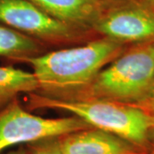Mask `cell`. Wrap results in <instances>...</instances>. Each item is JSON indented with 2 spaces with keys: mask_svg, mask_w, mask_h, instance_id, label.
Here are the masks:
<instances>
[{
  "mask_svg": "<svg viewBox=\"0 0 154 154\" xmlns=\"http://www.w3.org/2000/svg\"><path fill=\"white\" fill-rule=\"evenodd\" d=\"M125 49L124 44L103 37L83 45L28 57L24 63L33 69L38 84L36 93L69 99L88 88L99 72Z\"/></svg>",
  "mask_w": 154,
  "mask_h": 154,
  "instance_id": "cell-1",
  "label": "cell"
},
{
  "mask_svg": "<svg viewBox=\"0 0 154 154\" xmlns=\"http://www.w3.org/2000/svg\"><path fill=\"white\" fill-rule=\"evenodd\" d=\"M28 109L67 111L90 126L122 138L140 148L154 149V113L141 105L102 99H61L28 94Z\"/></svg>",
  "mask_w": 154,
  "mask_h": 154,
  "instance_id": "cell-2",
  "label": "cell"
},
{
  "mask_svg": "<svg viewBox=\"0 0 154 154\" xmlns=\"http://www.w3.org/2000/svg\"><path fill=\"white\" fill-rule=\"evenodd\" d=\"M154 90V41L135 44L105 66L88 88L69 99L140 105Z\"/></svg>",
  "mask_w": 154,
  "mask_h": 154,
  "instance_id": "cell-3",
  "label": "cell"
},
{
  "mask_svg": "<svg viewBox=\"0 0 154 154\" xmlns=\"http://www.w3.org/2000/svg\"><path fill=\"white\" fill-rule=\"evenodd\" d=\"M90 128L75 116L45 118L26 110L18 99L0 110V154L14 146L59 137Z\"/></svg>",
  "mask_w": 154,
  "mask_h": 154,
  "instance_id": "cell-4",
  "label": "cell"
},
{
  "mask_svg": "<svg viewBox=\"0 0 154 154\" xmlns=\"http://www.w3.org/2000/svg\"><path fill=\"white\" fill-rule=\"evenodd\" d=\"M0 22L42 44H75L84 38L82 28L50 17L28 0H0Z\"/></svg>",
  "mask_w": 154,
  "mask_h": 154,
  "instance_id": "cell-5",
  "label": "cell"
},
{
  "mask_svg": "<svg viewBox=\"0 0 154 154\" xmlns=\"http://www.w3.org/2000/svg\"><path fill=\"white\" fill-rule=\"evenodd\" d=\"M94 29L104 37L122 44L154 41V11L139 6L105 11L94 22Z\"/></svg>",
  "mask_w": 154,
  "mask_h": 154,
  "instance_id": "cell-6",
  "label": "cell"
},
{
  "mask_svg": "<svg viewBox=\"0 0 154 154\" xmlns=\"http://www.w3.org/2000/svg\"><path fill=\"white\" fill-rule=\"evenodd\" d=\"M59 142L63 154H149L114 134L95 128L62 135Z\"/></svg>",
  "mask_w": 154,
  "mask_h": 154,
  "instance_id": "cell-7",
  "label": "cell"
},
{
  "mask_svg": "<svg viewBox=\"0 0 154 154\" xmlns=\"http://www.w3.org/2000/svg\"><path fill=\"white\" fill-rule=\"evenodd\" d=\"M45 13L77 28L93 27L105 11V0H28Z\"/></svg>",
  "mask_w": 154,
  "mask_h": 154,
  "instance_id": "cell-8",
  "label": "cell"
},
{
  "mask_svg": "<svg viewBox=\"0 0 154 154\" xmlns=\"http://www.w3.org/2000/svg\"><path fill=\"white\" fill-rule=\"evenodd\" d=\"M44 44L0 22V57L24 63L28 57L43 54Z\"/></svg>",
  "mask_w": 154,
  "mask_h": 154,
  "instance_id": "cell-9",
  "label": "cell"
},
{
  "mask_svg": "<svg viewBox=\"0 0 154 154\" xmlns=\"http://www.w3.org/2000/svg\"><path fill=\"white\" fill-rule=\"evenodd\" d=\"M38 84L33 73L13 67L0 66V110L22 94L36 93Z\"/></svg>",
  "mask_w": 154,
  "mask_h": 154,
  "instance_id": "cell-10",
  "label": "cell"
},
{
  "mask_svg": "<svg viewBox=\"0 0 154 154\" xmlns=\"http://www.w3.org/2000/svg\"><path fill=\"white\" fill-rule=\"evenodd\" d=\"M59 137L48 138L27 144L30 154H63L61 149Z\"/></svg>",
  "mask_w": 154,
  "mask_h": 154,
  "instance_id": "cell-11",
  "label": "cell"
},
{
  "mask_svg": "<svg viewBox=\"0 0 154 154\" xmlns=\"http://www.w3.org/2000/svg\"><path fill=\"white\" fill-rule=\"evenodd\" d=\"M5 154H30V151L27 145H22L19 146L17 149L11 150Z\"/></svg>",
  "mask_w": 154,
  "mask_h": 154,
  "instance_id": "cell-12",
  "label": "cell"
},
{
  "mask_svg": "<svg viewBox=\"0 0 154 154\" xmlns=\"http://www.w3.org/2000/svg\"><path fill=\"white\" fill-rule=\"evenodd\" d=\"M149 101H150V103H152V105H154V91L152 92V95H151V97L149 99Z\"/></svg>",
  "mask_w": 154,
  "mask_h": 154,
  "instance_id": "cell-13",
  "label": "cell"
},
{
  "mask_svg": "<svg viewBox=\"0 0 154 154\" xmlns=\"http://www.w3.org/2000/svg\"><path fill=\"white\" fill-rule=\"evenodd\" d=\"M149 154H154V149L152 150V152H149Z\"/></svg>",
  "mask_w": 154,
  "mask_h": 154,
  "instance_id": "cell-14",
  "label": "cell"
},
{
  "mask_svg": "<svg viewBox=\"0 0 154 154\" xmlns=\"http://www.w3.org/2000/svg\"><path fill=\"white\" fill-rule=\"evenodd\" d=\"M152 108H153V110H154V105H152Z\"/></svg>",
  "mask_w": 154,
  "mask_h": 154,
  "instance_id": "cell-15",
  "label": "cell"
},
{
  "mask_svg": "<svg viewBox=\"0 0 154 154\" xmlns=\"http://www.w3.org/2000/svg\"><path fill=\"white\" fill-rule=\"evenodd\" d=\"M105 1H108V0H105Z\"/></svg>",
  "mask_w": 154,
  "mask_h": 154,
  "instance_id": "cell-16",
  "label": "cell"
},
{
  "mask_svg": "<svg viewBox=\"0 0 154 154\" xmlns=\"http://www.w3.org/2000/svg\"><path fill=\"white\" fill-rule=\"evenodd\" d=\"M153 91H154V90H153Z\"/></svg>",
  "mask_w": 154,
  "mask_h": 154,
  "instance_id": "cell-17",
  "label": "cell"
}]
</instances>
